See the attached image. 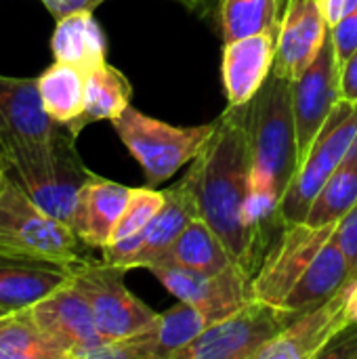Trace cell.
Listing matches in <instances>:
<instances>
[{"label": "cell", "mask_w": 357, "mask_h": 359, "mask_svg": "<svg viewBox=\"0 0 357 359\" xmlns=\"http://www.w3.org/2000/svg\"><path fill=\"white\" fill-rule=\"evenodd\" d=\"M250 143L248 103L229 105L217 128L187 172L200 217L223 240L234 261L255 276L263 261V248L244 223V206L250 194Z\"/></svg>", "instance_id": "cell-1"}, {"label": "cell", "mask_w": 357, "mask_h": 359, "mask_svg": "<svg viewBox=\"0 0 357 359\" xmlns=\"http://www.w3.org/2000/svg\"><path fill=\"white\" fill-rule=\"evenodd\" d=\"M8 177L50 217L72 225L78 196L95 175L76 149V137L65 124L44 141L6 156Z\"/></svg>", "instance_id": "cell-2"}, {"label": "cell", "mask_w": 357, "mask_h": 359, "mask_svg": "<svg viewBox=\"0 0 357 359\" xmlns=\"http://www.w3.org/2000/svg\"><path fill=\"white\" fill-rule=\"evenodd\" d=\"M252 187L274 189L280 200L299 168L292 80L271 74L248 103Z\"/></svg>", "instance_id": "cell-3"}, {"label": "cell", "mask_w": 357, "mask_h": 359, "mask_svg": "<svg viewBox=\"0 0 357 359\" xmlns=\"http://www.w3.org/2000/svg\"><path fill=\"white\" fill-rule=\"evenodd\" d=\"M112 124L120 141L141 164L149 187L168 181L177 170L194 162L217 128V120L198 126H175L149 118L130 105Z\"/></svg>", "instance_id": "cell-4"}, {"label": "cell", "mask_w": 357, "mask_h": 359, "mask_svg": "<svg viewBox=\"0 0 357 359\" xmlns=\"http://www.w3.org/2000/svg\"><path fill=\"white\" fill-rule=\"evenodd\" d=\"M82 246L67 223L44 212L8 175L4 177L0 183V255L80 263L84 261Z\"/></svg>", "instance_id": "cell-5"}, {"label": "cell", "mask_w": 357, "mask_h": 359, "mask_svg": "<svg viewBox=\"0 0 357 359\" xmlns=\"http://www.w3.org/2000/svg\"><path fill=\"white\" fill-rule=\"evenodd\" d=\"M356 139L357 103L341 99L326 118L280 200V219L284 225L305 223L316 198L335 175V170L343 164L356 145Z\"/></svg>", "instance_id": "cell-6"}, {"label": "cell", "mask_w": 357, "mask_h": 359, "mask_svg": "<svg viewBox=\"0 0 357 359\" xmlns=\"http://www.w3.org/2000/svg\"><path fill=\"white\" fill-rule=\"evenodd\" d=\"M299 316L301 311L252 299L231 316L210 324L173 359H257L259 351Z\"/></svg>", "instance_id": "cell-7"}, {"label": "cell", "mask_w": 357, "mask_h": 359, "mask_svg": "<svg viewBox=\"0 0 357 359\" xmlns=\"http://www.w3.org/2000/svg\"><path fill=\"white\" fill-rule=\"evenodd\" d=\"M126 269L105 261H80L74 265V284L86 297L97 332L105 341L135 337L151 328L158 313L137 299L124 284Z\"/></svg>", "instance_id": "cell-8"}, {"label": "cell", "mask_w": 357, "mask_h": 359, "mask_svg": "<svg viewBox=\"0 0 357 359\" xmlns=\"http://www.w3.org/2000/svg\"><path fill=\"white\" fill-rule=\"evenodd\" d=\"M339 223L322 227L309 223H288L269 244L263 261L252 276L255 299L284 307V301L307 273Z\"/></svg>", "instance_id": "cell-9"}, {"label": "cell", "mask_w": 357, "mask_h": 359, "mask_svg": "<svg viewBox=\"0 0 357 359\" xmlns=\"http://www.w3.org/2000/svg\"><path fill=\"white\" fill-rule=\"evenodd\" d=\"M196 219H200V208L196 202L191 181L185 175L181 181L164 189L162 208L139 233L101 248V261L122 267L126 271L137 267L149 269Z\"/></svg>", "instance_id": "cell-10"}, {"label": "cell", "mask_w": 357, "mask_h": 359, "mask_svg": "<svg viewBox=\"0 0 357 359\" xmlns=\"http://www.w3.org/2000/svg\"><path fill=\"white\" fill-rule=\"evenodd\" d=\"M149 271L179 301L196 307L208 324H215L255 299L252 273L234 263L219 273H202L173 263H158Z\"/></svg>", "instance_id": "cell-11"}, {"label": "cell", "mask_w": 357, "mask_h": 359, "mask_svg": "<svg viewBox=\"0 0 357 359\" xmlns=\"http://www.w3.org/2000/svg\"><path fill=\"white\" fill-rule=\"evenodd\" d=\"M357 328L349 282L322 305L301 313L282 334L267 343L257 359H318L345 332Z\"/></svg>", "instance_id": "cell-12"}, {"label": "cell", "mask_w": 357, "mask_h": 359, "mask_svg": "<svg viewBox=\"0 0 357 359\" xmlns=\"http://www.w3.org/2000/svg\"><path fill=\"white\" fill-rule=\"evenodd\" d=\"M339 84H341V63L337 59L335 44L328 34L316 61L297 80H292V111L297 124L299 164L307 156L326 118L341 101Z\"/></svg>", "instance_id": "cell-13"}, {"label": "cell", "mask_w": 357, "mask_h": 359, "mask_svg": "<svg viewBox=\"0 0 357 359\" xmlns=\"http://www.w3.org/2000/svg\"><path fill=\"white\" fill-rule=\"evenodd\" d=\"M328 34L324 0H288L280 21L271 74L297 80L316 61Z\"/></svg>", "instance_id": "cell-14"}, {"label": "cell", "mask_w": 357, "mask_h": 359, "mask_svg": "<svg viewBox=\"0 0 357 359\" xmlns=\"http://www.w3.org/2000/svg\"><path fill=\"white\" fill-rule=\"evenodd\" d=\"M59 124L44 111L38 78H11L0 74V156L48 139Z\"/></svg>", "instance_id": "cell-15"}, {"label": "cell", "mask_w": 357, "mask_h": 359, "mask_svg": "<svg viewBox=\"0 0 357 359\" xmlns=\"http://www.w3.org/2000/svg\"><path fill=\"white\" fill-rule=\"evenodd\" d=\"M32 313L38 326L67 353V359H80L84 351L105 341L97 332L90 305L74 280L36 303Z\"/></svg>", "instance_id": "cell-16"}, {"label": "cell", "mask_w": 357, "mask_h": 359, "mask_svg": "<svg viewBox=\"0 0 357 359\" xmlns=\"http://www.w3.org/2000/svg\"><path fill=\"white\" fill-rule=\"evenodd\" d=\"M76 263L27 255H0V309L34 307L74 278Z\"/></svg>", "instance_id": "cell-17"}, {"label": "cell", "mask_w": 357, "mask_h": 359, "mask_svg": "<svg viewBox=\"0 0 357 359\" xmlns=\"http://www.w3.org/2000/svg\"><path fill=\"white\" fill-rule=\"evenodd\" d=\"M280 29L257 32L223 44V84L229 105H246L271 76Z\"/></svg>", "instance_id": "cell-18"}, {"label": "cell", "mask_w": 357, "mask_h": 359, "mask_svg": "<svg viewBox=\"0 0 357 359\" xmlns=\"http://www.w3.org/2000/svg\"><path fill=\"white\" fill-rule=\"evenodd\" d=\"M130 187L93 175L82 187L76 210L72 217V229L86 248H105L112 242L114 229L126 208Z\"/></svg>", "instance_id": "cell-19"}, {"label": "cell", "mask_w": 357, "mask_h": 359, "mask_svg": "<svg viewBox=\"0 0 357 359\" xmlns=\"http://www.w3.org/2000/svg\"><path fill=\"white\" fill-rule=\"evenodd\" d=\"M50 48L55 61L72 63L88 74L105 63L107 42L93 11H78L57 19Z\"/></svg>", "instance_id": "cell-20"}, {"label": "cell", "mask_w": 357, "mask_h": 359, "mask_svg": "<svg viewBox=\"0 0 357 359\" xmlns=\"http://www.w3.org/2000/svg\"><path fill=\"white\" fill-rule=\"evenodd\" d=\"M351 276L353 269L345 252L341 250L337 238L332 236L322 248V252L316 257L307 273L288 294L284 307L305 313L307 309H314L324 301H328L332 294H337L351 280Z\"/></svg>", "instance_id": "cell-21"}, {"label": "cell", "mask_w": 357, "mask_h": 359, "mask_svg": "<svg viewBox=\"0 0 357 359\" xmlns=\"http://www.w3.org/2000/svg\"><path fill=\"white\" fill-rule=\"evenodd\" d=\"M133 86L128 78L107 61L86 74L84 86V111L78 120L67 124V130L78 137L82 128L97 120H116L130 105Z\"/></svg>", "instance_id": "cell-22"}, {"label": "cell", "mask_w": 357, "mask_h": 359, "mask_svg": "<svg viewBox=\"0 0 357 359\" xmlns=\"http://www.w3.org/2000/svg\"><path fill=\"white\" fill-rule=\"evenodd\" d=\"M158 263H173L202 273H219L236 261L215 229L200 217L189 223V227L173 242L170 248L162 252L154 265Z\"/></svg>", "instance_id": "cell-23"}, {"label": "cell", "mask_w": 357, "mask_h": 359, "mask_svg": "<svg viewBox=\"0 0 357 359\" xmlns=\"http://www.w3.org/2000/svg\"><path fill=\"white\" fill-rule=\"evenodd\" d=\"M86 74L65 61H55L38 76V93L44 111L57 124H72L84 111Z\"/></svg>", "instance_id": "cell-24"}, {"label": "cell", "mask_w": 357, "mask_h": 359, "mask_svg": "<svg viewBox=\"0 0 357 359\" xmlns=\"http://www.w3.org/2000/svg\"><path fill=\"white\" fill-rule=\"evenodd\" d=\"M0 359H67V353L38 326L32 307L0 316Z\"/></svg>", "instance_id": "cell-25"}, {"label": "cell", "mask_w": 357, "mask_h": 359, "mask_svg": "<svg viewBox=\"0 0 357 359\" xmlns=\"http://www.w3.org/2000/svg\"><path fill=\"white\" fill-rule=\"evenodd\" d=\"M357 204V139L343 164L328 179L320 196L316 198L305 223L322 227L339 223Z\"/></svg>", "instance_id": "cell-26"}, {"label": "cell", "mask_w": 357, "mask_h": 359, "mask_svg": "<svg viewBox=\"0 0 357 359\" xmlns=\"http://www.w3.org/2000/svg\"><path fill=\"white\" fill-rule=\"evenodd\" d=\"M219 21L225 42L265 29H280L282 0H221Z\"/></svg>", "instance_id": "cell-27"}, {"label": "cell", "mask_w": 357, "mask_h": 359, "mask_svg": "<svg viewBox=\"0 0 357 359\" xmlns=\"http://www.w3.org/2000/svg\"><path fill=\"white\" fill-rule=\"evenodd\" d=\"M208 320L189 303L179 301L156 322V359H173L181 349L194 343L206 328Z\"/></svg>", "instance_id": "cell-28"}, {"label": "cell", "mask_w": 357, "mask_h": 359, "mask_svg": "<svg viewBox=\"0 0 357 359\" xmlns=\"http://www.w3.org/2000/svg\"><path fill=\"white\" fill-rule=\"evenodd\" d=\"M162 204H164V191H156L149 185L141 189H130L126 208L114 229L112 242H120L124 238L139 233L151 221V217L162 208Z\"/></svg>", "instance_id": "cell-29"}, {"label": "cell", "mask_w": 357, "mask_h": 359, "mask_svg": "<svg viewBox=\"0 0 357 359\" xmlns=\"http://www.w3.org/2000/svg\"><path fill=\"white\" fill-rule=\"evenodd\" d=\"M330 40L335 44V53L339 63H343L357 48V6L345 13L332 27H330Z\"/></svg>", "instance_id": "cell-30"}, {"label": "cell", "mask_w": 357, "mask_h": 359, "mask_svg": "<svg viewBox=\"0 0 357 359\" xmlns=\"http://www.w3.org/2000/svg\"><path fill=\"white\" fill-rule=\"evenodd\" d=\"M335 238L341 246V250L345 252L353 273L357 269V204L339 221Z\"/></svg>", "instance_id": "cell-31"}, {"label": "cell", "mask_w": 357, "mask_h": 359, "mask_svg": "<svg viewBox=\"0 0 357 359\" xmlns=\"http://www.w3.org/2000/svg\"><path fill=\"white\" fill-rule=\"evenodd\" d=\"M339 93L343 101L357 103V48L341 63V84Z\"/></svg>", "instance_id": "cell-32"}, {"label": "cell", "mask_w": 357, "mask_h": 359, "mask_svg": "<svg viewBox=\"0 0 357 359\" xmlns=\"http://www.w3.org/2000/svg\"><path fill=\"white\" fill-rule=\"evenodd\" d=\"M42 2L55 19H61L78 11H95L105 0H42Z\"/></svg>", "instance_id": "cell-33"}, {"label": "cell", "mask_w": 357, "mask_h": 359, "mask_svg": "<svg viewBox=\"0 0 357 359\" xmlns=\"http://www.w3.org/2000/svg\"><path fill=\"white\" fill-rule=\"evenodd\" d=\"M357 0H324V13L328 19V25L332 27L345 13L356 8Z\"/></svg>", "instance_id": "cell-34"}, {"label": "cell", "mask_w": 357, "mask_h": 359, "mask_svg": "<svg viewBox=\"0 0 357 359\" xmlns=\"http://www.w3.org/2000/svg\"><path fill=\"white\" fill-rule=\"evenodd\" d=\"M219 13H221V0H204L202 2V11H200L202 17H215Z\"/></svg>", "instance_id": "cell-35"}, {"label": "cell", "mask_w": 357, "mask_h": 359, "mask_svg": "<svg viewBox=\"0 0 357 359\" xmlns=\"http://www.w3.org/2000/svg\"><path fill=\"white\" fill-rule=\"evenodd\" d=\"M177 2H181V4L187 6L189 11H202V2H204V0H177Z\"/></svg>", "instance_id": "cell-36"}, {"label": "cell", "mask_w": 357, "mask_h": 359, "mask_svg": "<svg viewBox=\"0 0 357 359\" xmlns=\"http://www.w3.org/2000/svg\"><path fill=\"white\" fill-rule=\"evenodd\" d=\"M6 172H8V166H6V160L0 156V183L4 181V177H6Z\"/></svg>", "instance_id": "cell-37"}, {"label": "cell", "mask_w": 357, "mask_h": 359, "mask_svg": "<svg viewBox=\"0 0 357 359\" xmlns=\"http://www.w3.org/2000/svg\"><path fill=\"white\" fill-rule=\"evenodd\" d=\"M2 313H6V311H4V309H0V316H2Z\"/></svg>", "instance_id": "cell-38"}, {"label": "cell", "mask_w": 357, "mask_h": 359, "mask_svg": "<svg viewBox=\"0 0 357 359\" xmlns=\"http://www.w3.org/2000/svg\"><path fill=\"white\" fill-rule=\"evenodd\" d=\"M353 276H357V269H356V273H353ZM353 276H351V278H353Z\"/></svg>", "instance_id": "cell-39"}]
</instances>
